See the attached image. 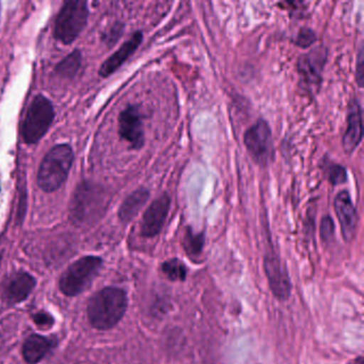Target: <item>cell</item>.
Listing matches in <instances>:
<instances>
[{"label":"cell","instance_id":"cell-1","mask_svg":"<svg viewBox=\"0 0 364 364\" xmlns=\"http://www.w3.org/2000/svg\"><path fill=\"white\" fill-rule=\"evenodd\" d=\"M127 309V296L118 287H106L95 294L88 306L91 325L100 330L114 327L124 316Z\"/></svg>","mask_w":364,"mask_h":364},{"label":"cell","instance_id":"cell-2","mask_svg":"<svg viewBox=\"0 0 364 364\" xmlns=\"http://www.w3.org/2000/svg\"><path fill=\"white\" fill-rule=\"evenodd\" d=\"M74 153L69 144H58L46 154L40 166L38 183L42 191L53 193L60 188L69 176Z\"/></svg>","mask_w":364,"mask_h":364},{"label":"cell","instance_id":"cell-3","mask_svg":"<svg viewBox=\"0 0 364 364\" xmlns=\"http://www.w3.org/2000/svg\"><path fill=\"white\" fill-rule=\"evenodd\" d=\"M86 1L75 0L65 4L55 24V37L63 44H71L82 33L88 23Z\"/></svg>","mask_w":364,"mask_h":364},{"label":"cell","instance_id":"cell-4","mask_svg":"<svg viewBox=\"0 0 364 364\" xmlns=\"http://www.w3.org/2000/svg\"><path fill=\"white\" fill-rule=\"evenodd\" d=\"M100 257H85L74 262L61 276L60 289L67 296H76L88 289L101 269Z\"/></svg>","mask_w":364,"mask_h":364},{"label":"cell","instance_id":"cell-5","mask_svg":"<svg viewBox=\"0 0 364 364\" xmlns=\"http://www.w3.org/2000/svg\"><path fill=\"white\" fill-rule=\"evenodd\" d=\"M55 118L54 107L43 95L35 97L23 125V137L27 144H37L48 133Z\"/></svg>","mask_w":364,"mask_h":364},{"label":"cell","instance_id":"cell-6","mask_svg":"<svg viewBox=\"0 0 364 364\" xmlns=\"http://www.w3.org/2000/svg\"><path fill=\"white\" fill-rule=\"evenodd\" d=\"M245 146L255 163L265 167L274 161V149L272 129L265 120H259L244 135Z\"/></svg>","mask_w":364,"mask_h":364},{"label":"cell","instance_id":"cell-7","mask_svg":"<svg viewBox=\"0 0 364 364\" xmlns=\"http://www.w3.org/2000/svg\"><path fill=\"white\" fill-rule=\"evenodd\" d=\"M119 133L121 138L139 150L144 144V131L141 114L136 106H129L119 117Z\"/></svg>","mask_w":364,"mask_h":364},{"label":"cell","instance_id":"cell-8","mask_svg":"<svg viewBox=\"0 0 364 364\" xmlns=\"http://www.w3.org/2000/svg\"><path fill=\"white\" fill-rule=\"evenodd\" d=\"M170 206L171 199L167 193H164L146 208L141 223V234L144 237H154L161 231L167 219Z\"/></svg>","mask_w":364,"mask_h":364},{"label":"cell","instance_id":"cell-9","mask_svg":"<svg viewBox=\"0 0 364 364\" xmlns=\"http://www.w3.org/2000/svg\"><path fill=\"white\" fill-rule=\"evenodd\" d=\"M327 58V52L323 48L300 57L297 63L298 73L301 76L304 85L311 90L318 88L321 84V72Z\"/></svg>","mask_w":364,"mask_h":364},{"label":"cell","instance_id":"cell-10","mask_svg":"<svg viewBox=\"0 0 364 364\" xmlns=\"http://www.w3.org/2000/svg\"><path fill=\"white\" fill-rule=\"evenodd\" d=\"M334 210L341 225L343 237L346 242H350L357 230L358 214L348 191H340L334 198Z\"/></svg>","mask_w":364,"mask_h":364},{"label":"cell","instance_id":"cell-11","mask_svg":"<svg viewBox=\"0 0 364 364\" xmlns=\"http://www.w3.org/2000/svg\"><path fill=\"white\" fill-rule=\"evenodd\" d=\"M265 272L269 280L270 287L277 297L287 299L291 293V282L289 274L274 253L268 252L265 257Z\"/></svg>","mask_w":364,"mask_h":364},{"label":"cell","instance_id":"cell-12","mask_svg":"<svg viewBox=\"0 0 364 364\" xmlns=\"http://www.w3.org/2000/svg\"><path fill=\"white\" fill-rule=\"evenodd\" d=\"M362 140V109L358 100L349 103L347 114V129L343 136V149L346 154H351Z\"/></svg>","mask_w":364,"mask_h":364},{"label":"cell","instance_id":"cell-13","mask_svg":"<svg viewBox=\"0 0 364 364\" xmlns=\"http://www.w3.org/2000/svg\"><path fill=\"white\" fill-rule=\"evenodd\" d=\"M142 40H144V35H142L141 31L134 33L114 55H112L102 65L100 75L102 77H108V76L114 73L137 50V48L141 44Z\"/></svg>","mask_w":364,"mask_h":364},{"label":"cell","instance_id":"cell-14","mask_svg":"<svg viewBox=\"0 0 364 364\" xmlns=\"http://www.w3.org/2000/svg\"><path fill=\"white\" fill-rule=\"evenodd\" d=\"M36 287V280L27 272H18L8 279L4 289L6 299L11 304L23 301Z\"/></svg>","mask_w":364,"mask_h":364},{"label":"cell","instance_id":"cell-15","mask_svg":"<svg viewBox=\"0 0 364 364\" xmlns=\"http://www.w3.org/2000/svg\"><path fill=\"white\" fill-rule=\"evenodd\" d=\"M53 347L54 342L50 338L39 334H33L25 341L23 346L24 359L31 364L38 363L52 350Z\"/></svg>","mask_w":364,"mask_h":364},{"label":"cell","instance_id":"cell-16","mask_svg":"<svg viewBox=\"0 0 364 364\" xmlns=\"http://www.w3.org/2000/svg\"><path fill=\"white\" fill-rule=\"evenodd\" d=\"M149 198H150V191L148 189L139 188L134 191L120 206L119 218L123 223H129V221L133 220L137 216L140 210L144 208V204L148 202Z\"/></svg>","mask_w":364,"mask_h":364},{"label":"cell","instance_id":"cell-17","mask_svg":"<svg viewBox=\"0 0 364 364\" xmlns=\"http://www.w3.org/2000/svg\"><path fill=\"white\" fill-rule=\"evenodd\" d=\"M82 65V55L80 50H74L71 55L63 59L56 68V72L65 78H72L76 75Z\"/></svg>","mask_w":364,"mask_h":364},{"label":"cell","instance_id":"cell-18","mask_svg":"<svg viewBox=\"0 0 364 364\" xmlns=\"http://www.w3.org/2000/svg\"><path fill=\"white\" fill-rule=\"evenodd\" d=\"M163 272L172 281H184L186 278V267L178 259H172L164 263Z\"/></svg>","mask_w":364,"mask_h":364},{"label":"cell","instance_id":"cell-19","mask_svg":"<svg viewBox=\"0 0 364 364\" xmlns=\"http://www.w3.org/2000/svg\"><path fill=\"white\" fill-rule=\"evenodd\" d=\"M325 173L333 186L345 184L347 182L346 169L338 164L331 163V161L326 164Z\"/></svg>","mask_w":364,"mask_h":364},{"label":"cell","instance_id":"cell-20","mask_svg":"<svg viewBox=\"0 0 364 364\" xmlns=\"http://www.w3.org/2000/svg\"><path fill=\"white\" fill-rule=\"evenodd\" d=\"M184 240L185 248L188 251V253L199 255L201 252L202 249H203V234H193L191 231H187Z\"/></svg>","mask_w":364,"mask_h":364},{"label":"cell","instance_id":"cell-21","mask_svg":"<svg viewBox=\"0 0 364 364\" xmlns=\"http://www.w3.org/2000/svg\"><path fill=\"white\" fill-rule=\"evenodd\" d=\"M316 35L310 28H301L296 38L295 44L300 48H308L316 42Z\"/></svg>","mask_w":364,"mask_h":364},{"label":"cell","instance_id":"cell-22","mask_svg":"<svg viewBox=\"0 0 364 364\" xmlns=\"http://www.w3.org/2000/svg\"><path fill=\"white\" fill-rule=\"evenodd\" d=\"M334 235V223L331 217L325 216L321 219V236L325 242L331 240Z\"/></svg>","mask_w":364,"mask_h":364},{"label":"cell","instance_id":"cell-23","mask_svg":"<svg viewBox=\"0 0 364 364\" xmlns=\"http://www.w3.org/2000/svg\"><path fill=\"white\" fill-rule=\"evenodd\" d=\"M123 31H124V26H123V24L118 23V24L114 25L112 28L110 29V31L105 35L106 43L109 44V46H114V44L120 39L121 36H122Z\"/></svg>","mask_w":364,"mask_h":364},{"label":"cell","instance_id":"cell-24","mask_svg":"<svg viewBox=\"0 0 364 364\" xmlns=\"http://www.w3.org/2000/svg\"><path fill=\"white\" fill-rule=\"evenodd\" d=\"M364 57H363V48H360L359 53H358L357 65H355V80H357L358 85L360 88L363 87L364 80Z\"/></svg>","mask_w":364,"mask_h":364},{"label":"cell","instance_id":"cell-25","mask_svg":"<svg viewBox=\"0 0 364 364\" xmlns=\"http://www.w3.org/2000/svg\"><path fill=\"white\" fill-rule=\"evenodd\" d=\"M35 323L39 326H43V327H48L54 323V319L46 313H38L35 316Z\"/></svg>","mask_w":364,"mask_h":364},{"label":"cell","instance_id":"cell-26","mask_svg":"<svg viewBox=\"0 0 364 364\" xmlns=\"http://www.w3.org/2000/svg\"><path fill=\"white\" fill-rule=\"evenodd\" d=\"M4 200H5V197H4L3 178L0 174V214L3 213Z\"/></svg>","mask_w":364,"mask_h":364},{"label":"cell","instance_id":"cell-27","mask_svg":"<svg viewBox=\"0 0 364 364\" xmlns=\"http://www.w3.org/2000/svg\"><path fill=\"white\" fill-rule=\"evenodd\" d=\"M357 364H363V362H362V359H359V362H358Z\"/></svg>","mask_w":364,"mask_h":364}]
</instances>
